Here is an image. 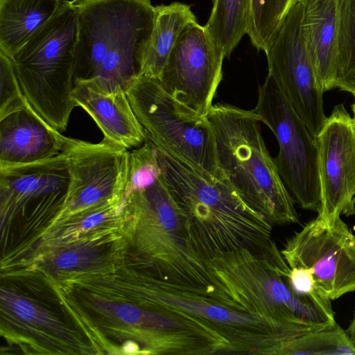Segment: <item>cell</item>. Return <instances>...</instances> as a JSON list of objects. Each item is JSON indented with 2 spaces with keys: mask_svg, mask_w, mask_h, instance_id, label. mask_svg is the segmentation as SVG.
Segmentation results:
<instances>
[{
  "mask_svg": "<svg viewBox=\"0 0 355 355\" xmlns=\"http://www.w3.org/2000/svg\"><path fill=\"white\" fill-rule=\"evenodd\" d=\"M258 92L254 110L277 140L279 152L274 159L279 175L302 209L318 213L321 191L316 137L270 75Z\"/></svg>",
  "mask_w": 355,
  "mask_h": 355,
  "instance_id": "obj_5",
  "label": "cell"
},
{
  "mask_svg": "<svg viewBox=\"0 0 355 355\" xmlns=\"http://www.w3.org/2000/svg\"><path fill=\"white\" fill-rule=\"evenodd\" d=\"M250 5V0H212L205 26L225 58L247 34Z\"/></svg>",
  "mask_w": 355,
  "mask_h": 355,
  "instance_id": "obj_18",
  "label": "cell"
},
{
  "mask_svg": "<svg viewBox=\"0 0 355 355\" xmlns=\"http://www.w3.org/2000/svg\"><path fill=\"white\" fill-rule=\"evenodd\" d=\"M353 96H354V103L352 104L351 107H352V110L353 112V117L355 119V94H353Z\"/></svg>",
  "mask_w": 355,
  "mask_h": 355,
  "instance_id": "obj_28",
  "label": "cell"
},
{
  "mask_svg": "<svg viewBox=\"0 0 355 355\" xmlns=\"http://www.w3.org/2000/svg\"><path fill=\"white\" fill-rule=\"evenodd\" d=\"M67 0H0V51L10 58Z\"/></svg>",
  "mask_w": 355,
  "mask_h": 355,
  "instance_id": "obj_15",
  "label": "cell"
},
{
  "mask_svg": "<svg viewBox=\"0 0 355 355\" xmlns=\"http://www.w3.org/2000/svg\"><path fill=\"white\" fill-rule=\"evenodd\" d=\"M0 119L25 107L27 100L22 92L12 61L0 51Z\"/></svg>",
  "mask_w": 355,
  "mask_h": 355,
  "instance_id": "obj_24",
  "label": "cell"
},
{
  "mask_svg": "<svg viewBox=\"0 0 355 355\" xmlns=\"http://www.w3.org/2000/svg\"><path fill=\"white\" fill-rule=\"evenodd\" d=\"M95 300L94 304L98 309L126 327L158 326L155 322L158 319H153L150 313L142 311L135 305L123 302L105 300L102 298Z\"/></svg>",
  "mask_w": 355,
  "mask_h": 355,
  "instance_id": "obj_25",
  "label": "cell"
},
{
  "mask_svg": "<svg viewBox=\"0 0 355 355\" xmlns=\"http://www.w3.org/2000/svg\"><path fill=\"white\" fill-rule=\"evenodd\" d=\"M155 19L140 76L159 80L167 58L185 28L197 19L189 5L173 2L155 6Z\"/></svg>",
  "mask_w": 355,
  "mask_h": 355,
  "instance_id": "obj_17",
  "label": "cell"
},
{
  "mask_svg": "<svg viewBox=\"0 0 355 355\" xmlns=\"http://www.w3.org/2000/svg\"><path fill=\"white\" fill-rule=\"evenodd\" d=\"M74 81L100 77L125 91L140 76L155 19L150 0H72Z\"/></svg>",
  "mask_w": 355,
  "mask_h": 355,
  "instance_id": "obj_1",
  "label": "cell"
},
{
  "mask_svg": "<svg viewBox=\"0 0 355 355\" xmlns=\"http://www.w3.org/2000/svg\"><path fill=\"white\" fill-rule=\"evenodd\" d=\"M335 88L355 94V0H337Z\"/></svg>",
  "mask_w": 355,
  "mask_h": 355,
  "instance_id": "obj_19",
  "label": "cell"
},
{
  "mask_svg": "<svg viewBox=\"0 0 355 355\" xmlns=\"http://www.w3.org/2000/svg\"><path fill=\"white\" fill-rule=\"evenodd\" d=\"M302 31L322 89H334L336 68L337 0H302Z\"/></svg>",
  "mask_w": 355,
  "mask_h": 355,
  "instance_id": "obj_14",
  "label": "cell"
},
{
  "mask_svg": "<svg viewBox=\"0 0 355 355\" xmlns=\"http://www.w3.org/2000/svg\"><path fill=\"white\" fill-rule=\"evenodd\" d=\"M77 12L71 1L11 58L22 92L32 107L58 131L76 106L74 85Z\"/></svg>",
  "mask_w": 355,
  "mask_h": 355,
  "instance_id": "obj_3",
  "label": "cell"
},
{
  "mask_svg": "<svg viewBox=\"0 0 355 355\" xmlns=\"http://www.w3.org/2000/svg\"><path fill=\"white\" fill-rule=\"evenodd\" d=\"M71 138L46 122L27 103L0 119V168L33 164L64 151Z\"/></svg>",
  "mask_w": 355,
  "mask_h": 355,
  "instance_id": "obj_13",
  "label": "cell"
},
{
  "mask_svg": "<svg viewBox=\"0 0 355 355\" xmlns=\"http://www.w3.org/2000/svg\"><path fill=\"white\" fill-rule=\"evenodd\" d=\"M72 96L103 134V140L128 149L146 139L125 90L119 84L100 77L74 81Z\"/></svg>",
  "mask_w": 355,
  "mask_h": 355,
  "instance_id": "obj_12",
  "label": "cell"
},
{
  "mask_svg": "<svg viewBox=\"0 0 355 355\" xmlns=\"http://www.w3.org/2000/svg\"><path fill=\"white\" fill-rule=\"evenodd\" d=\"M64 150L70 180L64 206L53 222L107 201L125 200L128 149L103 139L92 144L71 138Z\"/></svg>",
  "mask_w": 355,
  "mask_h": 355,
  "instance_id": "obj_9",
  "label": "cell"
},
{
  "mask_svg": "<svg viewBox=\"0 0 355 355\" xmlns=\"http://www.w3.org/2000/svg\"><path fill=\"white\" fill-rule=\"evenodd\" d=\"M207 118L214 134L219 167L239 196L267 220L296 223L293 197L266 148L259 114L254 110L217 103Z\"/></svg>",
  "mask_w": 355,
  "mask_h": 355,
  "instance_id": "obj_2",
  "label": "cell"
},
{
  "mask_svg": "<svg viewBox=\"0 0 355 355\" xmlns=\"http://www.w3.org/2000/svg\"><path fill=\"white\" fill-rule=\"evenodd\" d=\"M70 180L67 150L46 160L0 168L2 220L50 218L60 213Z\"/></svg>",
  "mask_w": 355,
  "mask_h": 355,
  "instance_id": "obj_10",
  "label": "cell"
},
{
  "mask_svg": "<svg viewBox=\"0 0 355 355\" xmlns=\"http://www.w3.org/2000/svg\"><path fill=\"white\" fill-rule=\"evenodd\" d=\"M282 254L291 268L309 270L320 297L331 301L355 291V235L340 216L309 221Z\"/></svg>",
  "mask_w": 355,
  "mask_h": 355,
  "instance_id": "obj_6",
  "label": "cell"
},
{
  "mask_svg": "<svg viewBox=\"0 0 355 355\" xmlns=\"http://www.w3.org/2000/svg\"><path fill=\"white\" fill-rule=\"evenodd\" d=\"M321 208L325 221L355 214V119L343 104L334 106L317 135Z\"/></svg>",
  "mask_w": 355,
  "mask_h": 355,
  "instance_id": "obj_11",
  "label": "cell"
},
{
  "mask_svg": "<svg viewBox=\"0 0 355 355\" xmlns=\"http://www.w3.org/2000/svg\"><path fill=\"white\" fill-rule=\"evenodd\" d=\"M281 354H355V347L347 331L336 323L326 328L307 332L287 342Z\"/></svg>",
  "mask_w": 355,
  "mask_h": 355,
  "instance_id": "obj_21",
  "label": "cell"
},
{
  "mask_svg": "<svg viewBox=\"0 0 355 355\" xmlns=\"http://www.w3.org/2000/svg\"><path fill=\"white\" fill-rule=\"evenodd\" d=\"M112 241L108 235L50 246L40 258L39 267L55 275L103 271L113 260L109 248Z\"/></svg>",
  "mask_w": 355,
  "mask_h": 355,
  "instance_id": "obj_16",
  "label": "cell"
},
{
  "mask_svg": "<svg viewBox=\"0 0 355 355\" xmlns=\"http://www.w3.org/2000/svg\"><path fill=\"white\" fill-rule=\"evenodd\" d=\"M224 59L205 25L194 22L178 38L158 81L189 113L207 116L222 80Z\"/></svg>",
  "mask_w": 355,
  "mask_h": 355,
  "instance_id": "obj_8",
  "label": "cell"
},
{
  "mask_svg": "<svg viewBox=\"0 0 355 355\" xmlns=\"http://www.w3.org/2000/svg\"><path fill=\"white\" fill-rule=\"evenodd\" d=\"M125 92L148 141L217 178H227L218 165L207 116L189 113L157 80L139 76Z\"/></svg>",
  "mask_w": 355,
  "mask_h": 355,
  "instance_id": "obj_4",
  "label": "cell"
},
{
  "mask_svg": "<svg viewBox=\"0 0 355 355\" xmlns=\"http://www.w3.org/2000/svg\"><path fill=\"white\" fill-rule=\"evenodd\" d=\"M346 331L349 338L351 339L352 343L355 347V311L353 318Z\"/></svg>",
  "mask_w": 355,
  "mask_h": 355,
  "instance_id": "obj_27",
  "label": "cell"
},
{
  "mask_svg": "<svg viewBox=\"0 0 355 355\" xmlns=\"http://www.w3.org/2000/svg\"><path fill=\"white\" fill-rule=\"evenodd\" d=\"M296 0H250L247 35L264 52Z\"/></svg>",
  "mask_w": 355,
  "mask_h": 355,
  "instance_id": "obj_20",
  "label": "cell"
},
{
  "mask_svg": "<svg viewBox=\"0 0 355 355\" xmlns=\"http://www.w3.org/2000/svg\"><path fill=\"white\" fill-rule=\"evenodd\" d=\"M302 0H296L266 51L268 75L293 110L316 137L327 116L324 91L309 56L302 31Z\"/></svg>",
  "mask_w": 355,
  "mask_h": 355,
  "instance_id": "obj_7",
  "label": "cell"
},
{
  "mask_svg": "<svg viewBox=\"0 0 355 355\" xmlns=\"http://www.w3.org/2000/svg\"><path fill=\"white\" fill-rule=\"evenodd\" d=\"M289 280L293 288L298 293L320 296L315 291L313 278L307 269L291 268Z\"/></svg>",
  "mask_w": 355,
  "mask_h": 355,
  "instance_id": "obj_26",
  "label": "cell"
},
{
  "mask_svg": "<svg viewBox=\"0 0 355 355\" xmlns=\"http://www.w3.org/2000/svg\"><path fill=\"white\" fill-rule=\"evenodd\" d=\"M162 175L155 146L149 141L129 153L128 173L125 199L143 190Z\"/></svg>",
  "mask_w": 355,
  "mask_h": 355,
  "instance_id": "obj_23",
  "label": "cell"
},
{
  "mask_svg": "<svg viewBox=\"0 0 355 355\" xmlns=\"http://www.w3.org/2000/svg\"><path fill=\"white\" fill-rule=\"evenodd\" d=\"M1 308L6 313L15 316L18 321L34 329L45 330L71 341L73 336L61 322L49 311L34 301L8 288L1 290Z\"/></svg>",
  "mask_w": 355,
  "mask_h": 355,
  "instance_id": "obj_22",
  "label": "cell"
}]
</instances>
